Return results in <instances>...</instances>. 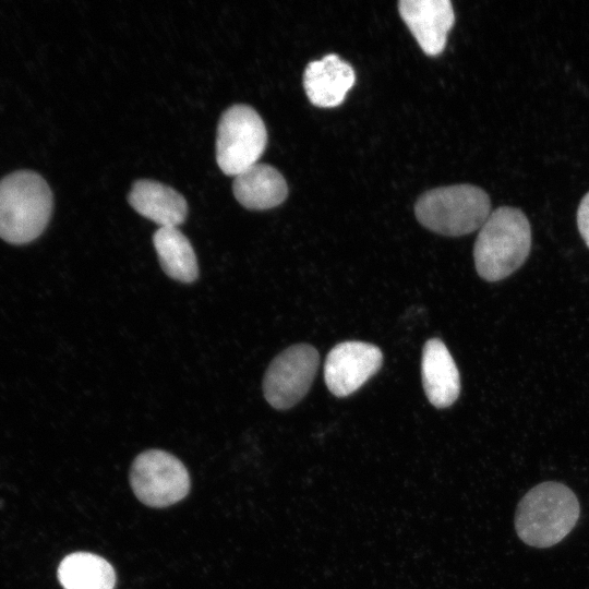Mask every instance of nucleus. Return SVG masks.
I'll return each instance as SVG.
<instances>
[{
	"label": "nucleus",
	"mask_w": 589,
	"mask_h": 589,
	"mask_svg": "<svg viewBox=\"0 0 589 589\" xmlns=\"http://www.w3.org/2000/svg\"><path fill=\"white\" fill-rule=\"evenodd\" d=\"M577 225L580 236L589 248V192L580 201L577 211Z\"/></svg>",
	"instance_id": "obj_16"
},
{
	"label": "nucleus",
	"mask_w": 589,
	"mask_h": 589,
	"mask_svg": "<svg viewBox=\"0 0 589 589\" xmlns=\"http://www.w3.org/2000/svg\"><path fill=\"white\" fill-rule=\"evenodd\" d=\"M398 11L424 53L440 55L455 22L449 0H401Z\"/></svg>",
	"instance_id": "obj_9"
},
{
	"label": "nucleus",
	"mask_w": 589,
	"mask_h": 589,
	"mask_svg": "<svg viewBox=\"0 0 589 589\" xmlns=\"http://www.w3.org/2000/svg\"><path fill=\"white\" fill-rule=\"evenodd\" d=\"M267 144L261 116L250 106L233 105L221 115L216 136V160L228 176L257 164Z\"/></svg>",
	"instance_id": "obj_5"
},
{
	"label": "nucleus",
	"mask_w": 589,
	"mask_h": 589,
	"mask_svg": "<svg viewBox=\"0 0 589 589\" xmlns=\"http://www.w3.org/2000/svg\"><path fill=\"white\" fill-rule=\"evenodd\" d=\"M232 190L238 202L250 209H268L288 195L283 175L266 164H255L235 177Z\"/></svg>",
	"instance_id": "obj_13"
},
{
	"label": "nucleus",
	"mask_w": 589,
	"mask_h": 589,
	"mask_svg": "<svg viewBox=\"0 0 589 589\" xmlns=\"http://www.w3.org/2000/svg\"><path fill=\"white\" fill-rule=\"evenodd\" d=\"M128 200L139 214L160 227H178L188 214L185 199L171 187L155 180L135 181Z\"/></svg>",
	"instance_id": "obj_12"
},
{
	"label": "nucleus",
	"mask_w": 589,
	"mask_h": 589,
	"mask_svg": "<svg viewBox=\"0 0 589 589\" xmlns=\"http://www.w3.org/2000/svg\"><path fill=\"white\" fill-rule=\"evenodd\" d=\"M422 384L429 401L436 408L452 406L459 396L460 377L445 344L429 339L422 351Z\"/></svg>",
	"instance_id": "obj_11"
},
{
	"label": "nucleus",
	"mask_w": 589,
	"mask_h": 589,
	"mask_svg": "<svg viewBox=\"0 0 589 589\" xmlns=\"http://www.w3.org/2000/svg\"><path fill=\"white\" fill-rule=\"evenodd\" d=\"M383 362L381 349L362 341H344L327 354L324 380L336 397H346L358 390L380 369Z\"/></svg>",
	"instance_id": "obj_8"
},
{
	"label": "nucleus",
	"mask_w": 589,
	"mask_h": 589,
	"mask_svg": "<svg viewBox=\"0 0 589 589\" xmlns=\"http://www.w3.org/2000/svg\"><path fill=\"white\" fill-rule=\"evenodd\" d=\"M58 579L63 589H113L116 573L101 556L74 552L59 564Z\"/></svg>",
	"instance_id": "obj_15"
},
{
	"label": "nucleus",
	"mask_w": 589,
	"mask_h": 589,
	"mask_svg": "<svg viewBox=\"0 0 589 589\" xmlns=\"http://www.w3.org/2000/svg\"><path fill=\"white\" fill-rule=\"evenodd\" d=\"M320 362L317 350L297 344L281 351L268 365L263 380V394L275 409L297 405L309 392Z\"/></svg>",
	"instance_id": "obj_7"
},
{
	"label": "nucleus",
	"mask_w": 589,
	"mask_h": 589,
	"mask_svg": "<svg viewBox=\"0 0 589 589\" xmlns=\"http://www.w3.org/2000/svg\"><path fill=\"white\" fill-rule=\"evenodd\" d=\"M579 515L575 493L561 482L546 481L530 489L519 501L515 529L526 544L550 548L572 531Z\"/></svg>",
	"instance_id": "obj_1"
},
{
	"label": "nucleus",
	"mask_w": 589,
	"mask_h": 589,
	"mask_svg": "<svg viewBox=\"0 0 589 589\" xmlns=\"http://www.w3.org/2000/svg\"><path fill=\"white\" fill-rule=\"evenodd\" d=\"M414 214L426 229L459 237L480 229L491 214L488 193L471 184L440 187L426 191L417 201Z\"/></svg>",
	"instance_id": "obj_4"
},
{
	"label": "nucleus",
	"mask_w": 589,
	"mask_h": 589,
	"mask_svg": "<svg viewBox=\"0 0 589 589\" xmlns=\"http://www.w3.org/2000/svg\"><path fill=\"white\" fill-rule=\"evenodd\" d=\"M354 82L352 67L335 53L310 62L303 73V86L309 100L322 108L339 106Z\"/></svg>",
	"instance_id": "obj_10"
},
{
	"label": "nucleus",
	"mask_w": 589,
	"mask_h": 589,
	"mask_svg": "<svg viewBox=\"0 0 589 589\" xmlns=\"http://www.w3.org/2000/svg\"><path fill=\"white\" fill-rule=\"evenodd\" d=\"M52 212V193L36 172L22 170L0 181V238L13 244L35 240Z\"/></svg>",
	"instance_id": "obj_3"
},
{
	"label": "nucleus",
	"mask_w": 589,
	"mask_h": 589,
	"mask_svg": "<svg viewBox=\"0 0 589 589\" xmlns=\"http://www.w3.org/2000/svg\"><path fill=\"white\" fill-rule=\"evenodd\" d=\"M531 248V228L522 211L502 206L491 212L473 247L476 271L486 281H497L517 271Z\"/></svg>",
	"instance_id": "obj_2"
},
{
	"label": "nucleus",
	"mask_w": 589,
	"mask_h": 589,
	"mask_svg": "<svg viewBox=\"0 0 589 589\" xmlns=\"http://www.w3.org/2000/svg\"><path fill=\"white\" fill-rule=\"evenodd\" d=\"M130 484L143 504L166 507L185 497L190 490V476L172 454L149 449L135 457L130 469Z\"/></svg>",
	"instance_id": "obj_6"
},
{
	"label": "nucleus",
	"mask_w": 589,
	"mask_h": 589,
	"mask_svg": "<svg viewBox=\"0 0 589 589\" xmlns=\"http://www.w3.org/2000/svg\"><path fill=\"white\" fill-rule=\"evenodd\" d=\"M153 243L160 266L170 278L183 284L197 278L195 252L178 227H159L153 236Z\"/></svg>",
	"instance_id": "obj_14"
}]
</instances>
